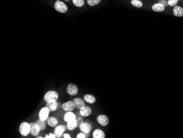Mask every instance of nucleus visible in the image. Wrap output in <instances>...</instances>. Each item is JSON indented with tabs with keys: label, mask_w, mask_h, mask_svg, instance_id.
<instances>
[{
	"label": "nucleus",
	"mask_w": 183,
	"mask_h": 138,
	"mask_svg": "<svg viewBox=\"0 0 183 138\" xmlns=\"http://www.w3.org/2000/svg\"><path fill=\"white\" fill-rule=\"evenodd\" d=\"M130 4L132 6L138 8L143 7L144 5L141 0H130Z\"/></svg>",
	"instance_id": "obj_21"
},
{
	"label": "nucleus",
	"mask_w": 183,
	"mask_h": 138,
	"mask_svg": "<svg viewBox=\"0 0 183 138\" xmlns=\"http://www.w3.org/2000/svg\"><path fill=\"white\" fill-rule=\"evenodd\" d=\"M79 128L81 132H83L85 134H89V133L91 131V125L87 122H83L81 123V125L79 126Z\"/></svg>",
	"instance_id": "obj_12"
},
{
	"label": "nucleus",
	"mask_w": 183,
	"mask_h": 138,
	"mask_svg": "<svg viewBox=\"0 0 183 138\" xmlns=\"http://www.w3.org/2000/svg\"><path fill=\"white\" fill-rule=\"evenodd\" d=\"M75 105V107L76 110H80L82 107L86 106V102L84 100L81 98L76 97L72 100Z\"/></svg>",
	"instance_id": "obj_10"
},
{
	"label": "nucleus",
	"mask_w": 183,
	"mask_h": 138,
	"mask_svg": "<svg viewBox=\"0 0 183 138\" xmlns=\"http://www.w3.org/2000/svg\"><path fill=\"white\" fill-rule=\"evenodd\" d=\"M79 113L82 117H87L91 115L92 113V110L91 108L89 106L82 107L80 110H79Z\"/></svg>",
	"instance_id": "obj_11"
},
{
	"label": "nucleus",
	"mask_w": 183,
	"mask_h": 138,
	"mask_svg": "<svg viewBox=\"0 0 183 138\" xmlns=\"http://www.w3.org/2000/svg\"><path fill=\"white\" fill-rule=\"evenodd\" d=\"M49 112L50 111L47 107H43L39 111V119L42 120H47V118L49 117Z\"/></svg>",
	"instance_id": "obj_7"
},
{
	"label": "nucleus",
	"mask_w": 183,
	"mask_h": 138,
	"mask_svg": "<svg viewBox=\"0 0 183 138\" xmlns=\"http://www.w3.org/2000/svg\"><path fill=\"white\" fill-rule=\"evenodd\" d=\"M158 3L162 4L165 7H167L168 6V2L167 0H159Z\"/></svg>",
	"instance_id": "obj_26"
},
{
	"label": "nucleus",
	"mask_w": 183,
	"mask_h": 138,
	"mask_svg": "<svg viewBox=\"0 0 183 138\" xmlns=\"http://www.w3.org/2000/svg\"><path fill=\"white\" fill-rule=\"evenodd\" d=\"M61 107L65 112L72 111L75 108L74 103L72 101H68L66 103H63L61 105Z\"/></svg>",
	"instance_id": "obj_9"
},
{
	"label": "nucleus",
	"mask_w": 183,
	"mask_h": 138,
	"mask_svg": "<svg viewBox=\"0 0 183 138\" xmlns=\"http://www.w3.org/2000/svg\"><path fill=\"white\" fill-rule=\"evenodd\" d=\"M97 121L102 127H105L109 123V119L105 114H99L97 118Z\"/></svg>",
	"instance_id": "obj_4"
},
{
	"label": "nucleus",
	"mask_w": 183,
	"mask_h": 138,
	"mask_svg": "<svg viewBox=\"0 0 183 138\" xmlns=\"http://www.w3.org/2000/svg\"><path fill=\"white\" fill-rule=\"evenodd\" d=\"M19 131L21 136L27 137L30 134V125L26 122H22L19 127Z\"/></svg>",
	"instance_id": "obj_3"
},
{
	"label": "nucleus",
	"mask_w": 183,
	"mask_h": 138,
	"mask_svg": "<svg viewBox=\"0 0 183 138\" xmlns=\"http://www.w3.org/2000/svg\"><path fill=\"white\" fill-rule=\"evenodd\" d=\"M67 92L70 96H75L78 92V86L74 83H70L67 85Z\"/></svg>",
	"instance_id": "obj_6"
},
{
	"label": "nucleus",
	"mask_w": 183,
	"mask_h": 138,
	"mask_svg": "<svg viewBox=\"0 0 183 138\" xmlns=\"http://www.w3.org/2000/svg\"><path fill=\"white\" fill-rule=\"evenodd\" d=\"M152 10L156 12H162L165 11V7L162 4L156 3L152 5Z\"/></svg>",
	"instance_id": "obj_17"
},
{
	"label": "nucleus",
	"mask_w": 183,
	"mask_h": 138,
	"mask_svg": "<svg viewBox=\"0 0 183 138\" xmlns=\"http://www.w3.org/2000/svg\"><path fill=\"white\" fill-rule=\"evenodd\" d=\"M83 100L86 103L89 104H93L96 102V97L93 95L91 94H86L83 96Z\"/></svg>",
	"instance_id": "obj_18"
},
{
	"label": "nucleus",
	"mask_w": 183,
	"mask_h": 138,
	"mask_svg": "<svg viewBox=\"0 0 183 138\" xmlns=\"http://www.w3.org/2000/svg\"><path fill=\"white\" fill-rule=\"evenodd\" d=\"M36 138H43L42 137H41V136H37V137H36Z\"/></svg>",
	"instance_id": "obj_31"
},
{
	"label": "nucleus",
	"mask_w": 183,
	"mask_h": 138,
	"mask_svg": "<svg viewBox=\"0 0 183 138\" xmlns=\"http://www.w3.org/2000/svg\"><path fill=\"white\" fill-rule=\"evenodd\" d=\"M179 0H168V6L171 7H175L178 3Z\"/></svg>",
	"instance_id": "obj_25"
},
{
	"label": "nucleus",
	"mask_w": 183,
	"mask_h": 138,
	"mask_svg": "<svg viewBox=\"0 0 183 138\" xmlns=\"http://www.w3.org/2000/svg\"><path fill=\"white\" fill-rule=\"evenodd\" d=\"M63 138H71L70 135L69 134H67V133H65L63 134Z\"/></svg>",
	"instance_id": "obj_30"
},
{
	"label": "nucleus",
	"mask_w": 183,
	"mask_h": 138,
	"mask_svg": "<svg viewBox=\"0 0 183 138\" xmlns=\"http://www.w3.org/2000/svg\"><path fill=\"white\" fill-rule=\"evenodd\" d=\"M30 134L33 137H37L38 136L41 131L40 128L39 127V125L36 122H31L30 123Z\"/></svg>",
	"instance_id": "obj_8"
},
{
	"label": "nucleus",
	"mask_w": 183,
	"mask_h": 138,
	"mask_svg": "<svg viewBox=\"0 0 183 138\" xmlns=\"http://www.w3.org/2000/svg\"><path fill=\"white\" fill-rule=\"evenodd\" d=\"M64 1H67H67H71V0H64Z\"/></svg>",
	"instance_id": "obj_32"
},
{
	"label": "nucleus",
	"mask_w": 183,
	"mask_h": 138,
	"mask_svg": "<svg viewBox=\"0 0 183 138\" xmlns=\"http://www.w3.org/2000/svg\"><path fill=\"white\" fill-rule=\"evenodd\" d=\"M75 118H76V115L72 111L67 112V113H65L64 116V120L66 122H67L69 120H74Z\"/></svg>",
	"instance_id": "obj_19"
},
{
	"label": "nucleus",
	"mask_w": 183,
	"mask_h": 138,
	"mask_svg": "<svg viewBox=\"0 0 183 138\" xmlns=\"http://www.w3.org/2000/svg\"><path fill=\"white\" fill-rule=\"evenodd\" d=\"M59 98L58 93L54 90H49L44 95L43 99L46 103H51L57 101Z\"/></svg>",
	"instance_id": "obj_1"
},
{
	"label": "nucleus",
	"mask_w": 183,
	"mask_h": 138,
	"mask_svg": "<svg viewBox=\"0 0 183 138\" xmlns=\"http://www.w3.org/2000/svg\"><path fill=\"white\" fill-rule=\"evenodd\" d=\"M36 123L39 125L41 131H43L46 129V127H47L46 120H42L39 119L36 121Z\"/></svg>",
	"instance_id": "obj_22"
},
{
	"label": "nucleus",
	"mask_w": 183,
	"mask_h": 138,
	"mask_svg": "<svg viewBox=\"0 0 183 138\" xmlns=\"http://www.w3.org/2000/svg\"><path fill=\"white\" fill-rule=\"evenodd\" d=\"M45 138H56V135L54 134V133H50L49 134L46 135L45 136V137H44Z\"/></svg>",
	"instance_id": "obj_28"
},
{
	"label": "nucleus",
	"mask_w": 183,
	"mask_h": 138,
	"mask_svg": "<svg viewBox=\"0 0 183 138\" xmlns=\"http://www.w3.org/2000/svg\"><path fill=\"white\" fill-rule=\"evenodd\" d=\"M54 8L56 11L60 13H65L68 11V7L67 4L60 0H56L54 2Z\"/></svg>",
	"instance_id": "obj_2"
},
{
	"label": "nucleus",
	"mask_w": 183,
	"mask_h": 138,
	"mask_svg": "<svg viewBox=\"0 0 183 138\" xmlns=\"http://www.w3.org/2000/svg\"><path fill=\"white\" fill-rule=\"evenodd\" d=\"M174 15L178 17H183V8L179 6H176L173 10Z\"/></svg>",
	"instance_id": "obj_16"
},
{
	"label": "nucleus",
	"mask_w": 183,
	"mask_h": 138,
	"mask_svg": "<svg viewBox=\"0 0 183 138\" xmlns=\"http://www.w3.org/2000/svg\"><path fill=\"white\" fill-rule=\"evenodd\" d=\"M67 128L68 131H73L75 128L78 127V122L76 118L69 120L67 122Z\"/></svg>",
	"instance_id": "obj_13"
},
{
	"label": "nucleus",
	"mask_w": 183,
	"mask_h": 138,
	"mask_svg": "<svg viewBox=\"0 0 183 138\" xmlns=\"http://www.w3.org/2000/svg\"><path fill=\"white\" fill-rule=\"evenodd\" d=\"M72 2L75 7L78 8L83 7L85 4V0H72Z\"/></svg>",
	"instance_id": "obj_23"
},
{
	"label": "nucleus",
	"mask_w": 183,
	"mask_h": 138,
	"mask_svg": "<svg viewBox=\"0 0 183 138\" xmlns=\"http://www.w3.org/2000/svg\"><path fill=\"white\" fill-rule=\"evenodd\" d=\"M46 106L49 109L50 112H54L58 108V103L56 101L46 103Z\"/></svg>",
	"instance_id": "obj_20"
},
{
	"label": "nucleus",
	"mask_w": 183,
	"mask_h": 138,
	"mask_svg": "<svg viewBox=\"0 0 183 138\" xmlns=\"http://www.w3.org/2000/svg\"><path fill=\"white\" fill-rule=\"evenodd\" d=\"M105 133L100 129H96L92 133L93 138H105Z\"/></svg>",
	"instance_id": "obj_14"
},
{
	"label": "nucleus",
	"mask_w": 183,
	"mask_h": 138,
	"mask_svg": "<svg viewBox=\"0 0 183 138\" xmlns=\"http://www.w3.org/2000/svg\"><path fill=\"white\" fill-rule=\"evenodd\" d=\"M47 124L49 125L50 127L55 128L58 124V120L56 117H49L46 120Z\"/></svg>",
	"instance_id": "obj_15"
},
{
	"label": "nucleus",
	"mask_w": 183,
	"mask_h": 138,
	"mask_svg": "<svg viewBox=\"0 0 183 138\" xmlns=\"http://www.w3.org/2000/svg\"><path fill=\"white\" fill-rule=\"evenodd\" d=\"M102 2V0H87V3L89 6L94 7Z\"/></svg>",
	"instance_id": "obj_24"
},
{
	"label": "nucleus",
	"mask_w": 183,
	"mask_h": 138,
	"mask_svg": "<svg viewBox=\"0 0 183 138\" xmlns=\"http://www.w3.org/2000/svg\"><path fill=\"white\" fill-rule=\"evenodd\" d=\"M76 120H77V122H78V127H79L81 125V123H82L83 122L82 116H80V117H78L76 116Z\"/></svg>",
	"instance_id": "obj_27"
},
{
	"label": "nucleus",
	"mask_w": 183,
	"mask_h": 138,
	"mask_svg": "<svg viewBox=\"0 0 183 138\" xmlns=\"http://www.w3.org/2000/svg\"><path fill=\"white\" fill-rule=\"evenodd\" d=\"M76 138H86V134L83 133V132H81L80 133L78 134L76 136Z\"/></svg>",
	"instance_id": "obj_29"
},
{
	"label": "nucleus",
	"mask_w": 183,
	"mask_h": 138,
	"mask_svg": "<svg viewBox=\"0 0 183 138\" xmlns=\"http://www.w3.org/2000/svg\"><path fill=\"white\" fill-rule=\"evenodd\" d=\"M67 129V126L65 125H59L56 126L54 129V133L57 138H61L63 136L64 133Z\"/></svg>",
	"instance_id": "obj_5"
}]
</instances>
